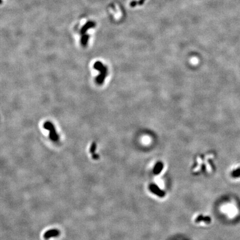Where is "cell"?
<instances>
[{"label":"cell","instance_id":"cell-1","mask_svg":"<svg viewBox=\"0 0 240 240\" xmlns=\"http://www.w3.org/2000/svg\"><path fill=\"white\" fill-rule=\"evenodd\" d=\"M94 69L99 71L100 75L96 78V81L97 84L101 85L105 81V78L106 77L108 73V69L106 66H105L100 61H97L94 63Z\"/></svg>","mask_w":240,"mask_h":240},{"label":"cell","instance_id":"cell-2","mask_svg":"<svg viewBox=\"0 0 240 240\" xmlns=\"http://www.w3.org/2000/svg\"><path fill=\"white\" fill-rule=\"evenodd\" d=\"M43 127L45 129L48 130L50 131V135L49 137L52 141H57L59 140V136L57 134L56 131L55 127L53 123L51 122H46L43 124Z\"/></svg>","mask_w":240,"mask_h":240},{"label":"cell","instance_id":"cell-3","mask_svg":"<svg viewBox=\"0 0 240 240\" xmlns=\"http://www.w3.org/2000/svg\"><path fill=\"white\" fill-rule=\"evenodd\" d=\"M60 231L57 229H51L47 231L43 234L45 239L48 240L51 237H56L60 234Z\"/></svg>","mask_w":240,"mask_h":240},{"label":"cell","instance_id":"cell-4","mask_svg":"<svg viewBox=\"0 0 240 240\" xmlns=\"http://www.w3.org/2000/svg\"><path fill=\"white\" fill-rule=\"evenodd\" d=\"M232 176L234 177H239L240 176V168L234 171L232 173Z\"/></svg>","mask_w":240,"mask_h":240},{"label":"cell","instance_id":"cell-5","mask_svg":"<svg viewBox=\"0 0 240 240\" xmlns=\"http://www.w3.org/2000/svg\"><path fill=\"white\" fill-rule=\"evenodd\" d=\"M96 147H97V145H96V143L94 142H93L92 143L90 149V152L92 154L94 153V152H95L96 149Z\"/></svg>","mask_w":240,"mask_h":240},{"label":"cell","instance_id":"cell-6","mask_svg":"<svg viewBox=\"0 0 240 240\" xmlns=\"http://www.w3.org/2000/svg\"><path fill=\"white\" fill-rule=\"evenodd\" d=\"M92 158L94 159V160H98V159L99 158V155H97V154H96V153H94V154H92Z\"/></svg>","mask_w":240,"mask_h":240}]
</instances>
